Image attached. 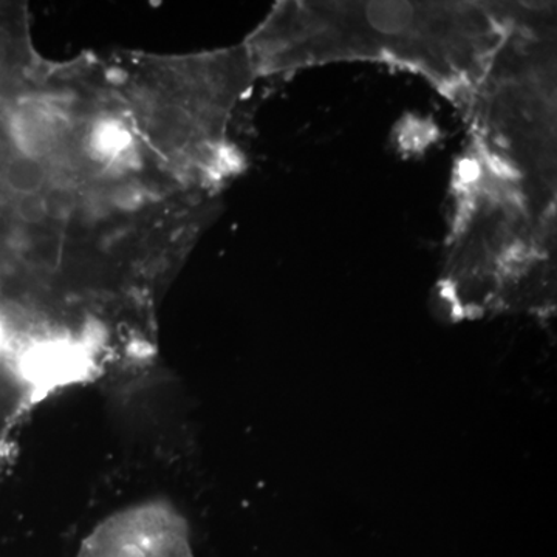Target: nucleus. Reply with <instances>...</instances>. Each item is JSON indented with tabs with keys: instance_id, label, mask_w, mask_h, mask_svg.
Returning <instances> with one entry per match:
<instances>
[{
	"instance_id": "obj_1",
	"label": "nucleus",
	"mask_w": 557,
	"mask_h": 557,
	"mask_svg": "<svg viewBox=\"0 0 557 557\" xmlns=\"http://www.w3.org/2000/svg\"><path fill=\"white\" fill-rule=\"evenodd\" d=\"M512 2H277L242 46L256 78L370 62L420 76L467 108L511 22Z\"/></svg>"
},
{
	"instance_id": "obj_2",
	"label": "nucleus",
	"mask_w": 557,
	"mask_h": 557,
	"mask_svg": "<svg viewBox=\"0 0 557 557\" xmlns=\"http://www.w3.org/2000/svg\"><path fill=\"white\" fill-rule=\"evenodd\" d=\"M440 300L456 318L555 306L557 190L467 145L450 182Z\"/></svg>"
},
{
	"instance_id": "obj_3",
	"label": "nucleus",
	"mask_w": 557,
	"mask_h": 557,
	"mask_svg": "<svg viewBox=\"0 0 557 557\" xmlns=\"http://www.w3.org/2000/svg\"><path fill=\"white\" fill-rule=\"evenodd\" d=\"M556 97V3L512 2L507 36L461 112L468 143L557 190Z\"/></svg>"
},
{
	"instance_id": "obj_4",
	"label": "nucleus",
	"mask_w": 557,
	"mask_h": 557,
	"mask_svg": "<svg viewBox=\"0 0 557 557\" xmlns=\"http://www.w3.org/2000/svg\"><path fill=\"white\" fill-rule=\"evenodd\" d=\"M116 437L135 457L178 468L196 448L189 398L156 348L116 355L97 383Z\"/></svg>"
},
{
	"instance_id": "obj_5",
	"label": "nucleus",
	"mask_w": 557,
	"mask_h": 557,
	"mask_svg": "<svg viewBox=\"0 0 557 557\" xmlns=\"http://www.w3.org/2000/svg\"><path fill=\"white\" fill-rule=\"evenodd\" d=\"M76 557H196L177 505L150 497L116 509L81 542Z\"/></svg>"
},
{
	"instance_id": "obj_6",
	"label": "nucleus",
	"mask_w": 557,
	"mask_h": 557,
	"mask_svg": "<svg viewBox=\"0 0 557 557\" xmlns=\"http://www.w3.org/2000/svg\"><path fill=\"white\" fill-rule=\"evenodd\" d=\"M50 163L51 160H39L20 153L5 164L3 182L7 188L21 197L42 194L53 177Z\"/></svg>"
}]
</instances>
